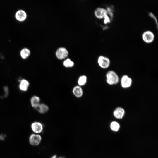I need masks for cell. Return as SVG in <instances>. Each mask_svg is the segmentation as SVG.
Returning a JSON list of instances; mask_svg holds the SVG:
<instances>
[{
	"label": "cell",
	"instance_id": "277c9868",
	"mask_svg": "<svg viewBox=\"0 0 158 158\" xmlns=\"http://www.w3.org/2000/svg\"><path fill=\"white\" fill-rule=\"evenodd\" d=\"M154 33L150 30L145 31L142 35V38L143 41L147 43L152 42L154 40Z\"/></svg>",
	"mask_w": 158,
	"mask_h": 158
},
{
	"label": "cell",
	"instance_id": "8fae6325",
	"mask_svg": "<svg viewBox=\"0 0 158 158\" xmlns=\"http://www.w3.org/2000/svg\"><path fill=\"white\" fill-rule=\"evenodd\" d=\"M72 92L76 97L79 98L81 97L83 95V90L80 86L76 85L74 86L72 90Z\"/></svg>",
	"mask_w": 158,
	"mask_h": 158
},
{
	"label": "cell",
	"instance_id": "9a60e30c",
	"mask_svg": "<svg viewBox=\"0 0 158 158\" xmlns=\"http://www.w3.org/2000/svg\"><path fill=\"white\" fill-rule=\"evenodd\" d=\"M30 54V52L28 49L24 48L20 52V55L23 59H27Z\"/></svg>",
	"mask_w": 158,
	"mask_h": 158
},
{
	"label": "cell",
	"instance_id": "e0dca14e",
	"mask_svg": "<svg viewBox=\"0 0 158 158\" xmlns=\"http://www.w3.org/2000/svg\"><path fill=\"white\" fill-rule=\"evenodd\" d=\"M63 64V66L66 68L72 67L74 64V62L69 58H67L64 60Z\"/></svg>",
	"mask_w": 158,
	"mask_h": 158
},
{
	"label": "cell",
	"instance_id": "7402d4cb",
	"mask_svg": "<svg viewBox=\"0 0 158 158\" xmlns=\"http://www.w3.org/2000/svg\"><path fill=\"white\" fill-rule=\"evenodd\" d=\"M4 89L5 90V96L6 97L8 95V87H5L4 88Z\"/></svg>",
	"mask_w": 158,
	"mask_h": 158
},
{
	"label": "cell",
	"instance_id": "d6986e66",
	"mask_svg": "<svg viewBox=\"0 0 158 158\" xmlns=\"http://www.w3.org/2000/svg\"><path fill=\"white\" fill-rule=\"evenodd\" d=\"M106 9L107 11V14H108L109 15L111 20L112 19L113 17V13L112 9L109 7H107Z\"/></svg>",
	"mask_w": 158,
	"mask_h": 158
},
{
	"label": "cell",
	"instance_id": "30bf717a",
	"mask_svg": "<svg viewBox=\"0 0 158 158\" xmlns=\"http://www.w3.org/2000/svg\"><path fill=\"white\" fill-rule=\"evenodd\" d=\"M27 15L25 12L22 9L18 10L16 13L15 17L16 19L20 21H24L26 18Z\"/></svg>",
	"mask_w": 158,
	"mask_h": 158
},
{
	"label": "cell",
	"instance_id": "603a6c76",
	"mask_svg": "<svg viewBox=\"0 0 158 158\" xmlns=\"http://www.w3.org/2000/svg\"><path fill=\"white\" fill-rule=\"evenodd\" d=\"M5 136V135H0V140H4Z\"/></svg>",
	"mask_w": 158,
	"mask_h": 158
},
{
	"label": "cell",
	"instance_id": "7c38bea8",
	"mask_svg": "<svg viewBox=\"0 0 158 158\" xmlns=\"http://www.w3.org/2000/svg\"><path fill=\"white\" fill-rule=\"evenodd\" d=\"M40 98L37 96H33L30 99V102L32 107L37 109L40 104Z\"/></svg>",
	"mask_w": 158,
	"mask_h": 158
},
{
	"label": "cell",
	"instance_id": "9c48e42d",
	"mask_svg": "<svg viewBox=\"0 0 158 158\" xmlns=\"http://www.w3.org/2000/svg\"><path fill=\"white\" fill-rule=\"evenodd\" d=\"M113 114L115 117L117 119H121L124 116L125 114V111L123 108L118 107L114 110Z\"/></svg>",
	"mask_w": 158,
	"mask_h": 158
},
{
	"label": "cell",
	"instance_id": "44dd1931",
	"mask_svg": "<svg viewBox=\"0 0 158 158\" xmlns=\"http://www.w3.org/2000/svg\"><path fill=\"white\" fill-rule=\"evenodd\" d=\"M104 22L105 24L110 23L111 21L108 15L107 14L104 17Z\"/></svg>",
	"mask_w": 158,
	"mask_h": 158
},
{
	"label": "cell",
	"instance_id": "3957f363",
	"mask_svg": "<svg viewBox=\"0 0 158 158\" xmlns=\"http://www.w3.org/2000/svg\"><path fill=\"white\" fill-rule=\"evenodd\" d=\"M55 55L58 59L62 60L68 56V52L66 48L63 47H61L57 49Z\"/></svg>",
	"mask_w": 158,
	"mask_h": 158
},
{
	"label": "cell",
	"instance_id": "52a82bcc",
	"mask_svg": "<svg viewBox=\"0 0 158 158\" xmlns=\"http://www.w3.org/2000/svg\"><path fill=\"white\" fill-rule=\"evenodd\" d=\"M31 127L32 130L37 134L41 133L43 130V126L42 124L39 122H35L32 123Z\"/></svg>",
	"mask_w": 158,
	"mask_h": 158
},
{
	"label": "cell",
	"instance_id": "ac0fdd59",
	"mask_svg": "<svg viewBox=\"0 0 158 158\" xmlns=\"http://www.w3.org/2000/svg\"><path fill=\"white\" fill-rule=\"evenodd\" d=\"M110 127L112 131H117L119 129L120 125L118 122L114 121L111 123Z\"/></svg>",
	"mask_w": 158,
	"mask_h": 158
},
{
	"label": "cell",
	"instance_id": "cb8c5ba5",
	"mask_svg": "<svg viewBox=\"0 0 158 158\" xmlns=\"http://www.w3.org/2000/svg\"><path fill=\"white\" fill-rule=\"evenodd\" d=\"M51 158H62L61 156H58L56 155H54Z\"/></svg>",
	"mask_w": 158,
	"mask_h": 158
},
{
	"label": "cell",
	"instance_id": "ba28073f",
	"mask_svg": "<svg viewBox=\"0 0 158 158\" xmlns=\"http://www.w3.org/2000/svg\"><path fill=\"white\" fill-rule=\"evenodd\" d=\"M95 16L99 19H102L107 14L106 9L104 8L98 7L96 8L94 11Z\"/></svg>",
	"mask_w": 158,
	"mask_h": 158
},
{
	"label": "cell",
	"instance_id": "2e32d148",
	"mask_svg": "<svg viewBox=\"0 0 158 158\" xmlns=\"http://www.w3.org/2000/svg\"><path fill=\"white\" fill-rule=\"evenodd\" d=\"M87 76L84 75L80 76L78 80V85L80 86L85 85L87 81Z\"/></svg>",
	"mask_w": 158,
	"mask_h": 158
},
{
	"label": "cell",
	"instance_id": "6da1fadb",
	"mask_svg": "<svg viewBox=\"0 0 158 158\" xmlns=\"http://www.w3.org/2000/svg\"><path fill=\"white\" fill-rule=\"evenodd\" d=\"M106 78L107 83L110 85L116 84L119 81L118 75L115 72L112 70L109 71L107 72Z\"/></svg>",
	"mask_w": 158,
	"mask_h": 158
},
{
	"label": "cell",
	"instance_id": "5b68a950",
	"mask_svg": "<svg viewBox=\"0 0 158 158\" xmlns=\"http://www.w3.org/2000/svg\"><path fill=\"white\" fill-rule=\"evenodd\" d=\"M121 82L122 87L124 88H127L131 86L132 81L130 77L124 75L122 77Z\"/></svg>",
	"mask_w": 158,
	"mask_h": 158
},
{
	"label": "cell",
	"instance_id": "4fadbf2b",
	"mask_svg": "<svg viewBox=\"0 0 158 158\" xmlns=\"http://www.w3.org/2000/svg\"><path fill=\"white\" fill-rule=\"evenodd\" d=\"M29 84V82L27 80L24 79H22L19 85V88L22 91H26L28 89Z\"/></svg>",
	"mask_w": 158,
	"mask_h": 158
},
{
	"label": "cell",
	"instance_id": "7a4b0ae2",
	"mask_svg": "<svg viewBox=\"0 0 158 158\" xmlns=\"http://www.w3.org/2000/svg\"><path fill=\"white\" fill-rule=\"evenodd\" d=\"M110 63L109 59L107 57L100 56L98 58V64L102 68L106 69L108 68L110 65Z\"/></svg>",
	"mask_w": 158,
	"mask_h": 158
},
{
	"label": "cell",
	"instance_id": "ffe728a7",
	"mask_svg": "<svg viewBox=\"0 0 158 158\" xmlns=\"http://www.w3.org/2000/svg\"><path fill=\"white\" fill-rule=\"evenodd\" d=\"M149 16L151 17L152 18H153L155 22V23L156 24V25H157V28H158V22H157V18L156 17V16L152 13V12H150L149 13Z\"/></svg>",
	"mask_w": 158,
	"mask_h": 158
},
{
	"label": "cell",
	"instance_id": "8992f818",
	"mask_svg": "<svg viewBox=\"0 0 158 158\" xmlns=\"http://www.w3.org/2000/svg\"><path fill=\"white\" fill-rule=\"evenodd\" d=\"M41 140V136L38 134H32L29 138V142L31 145L33 146L38 145Z\"/></svg>",
	"mask_w": 158,
	"mask_h": 158
},
{
	"label": "cell",
	"instance_id": "5bb4252c",
	"mask_svg": "<svg viewBox=\"0 0 158 158\" xmlns=\"http://www.w3.org/2000/svg\"><path fill=\"white\" fill-rule=\"evenodd\" d=\"M37 109L40 113L43 114L48 111L49 110V107L47 105L44 103H40Z\"/></svg>",
	"mask_w": 158,
	"mask_h": 158
}]
</instances>
